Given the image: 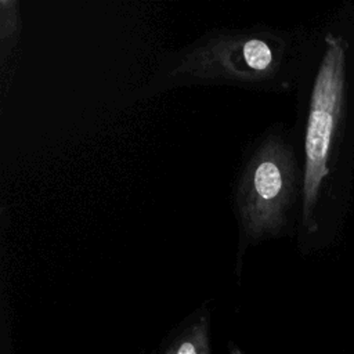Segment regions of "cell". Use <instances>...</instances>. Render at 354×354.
<instances>
[{
	"mask_svg": "<svg viewBox=\"0 0 354 354\" xmlns=\"http://www.w3.org/2000/svg\"><path fill=\"white\" fill-rule=\"evenodd\" d=\"M297 191L301 170L296 151L285 131L272 126L246 147L234 184L238 271L250 246L286 232Z\"/></svg>",
	"mask_w": 354,
	"mask_h": 354,
	"instance_id": "cell-2",
	"label": "cell"
},
{
	"mask_svg": "<svg viewBox=\"0 0 354 354\" xmlns=\"http://www.w3.org/2000/svg\"><path fill=\"white\" fill-rule=\"evenodd\" d=\"M19 4L18 1H0V37H1V61H6L11 53L19 32Z\"/></svg>",
	"mask_w": 354,
	"mask_h": 354,
	"instance_id": "cell-5",
	"label": "cell"
},
{
	"mask_svg": "<svg viewBox=\"0 0 354 354\" xmlns=\"http://www.w3.org/2000/svg\"><path fill=\"white\" fill-rule=\"evenodd\" d=\"M166 354H210L207 317L201 315Z\"/></svg>",
	"mask_w": 354,
	"mask_h": 354,
	"instance_id": "cell-4",
	"label": "cell"
},
{
	"mask_svg": "<svg viewBox=\"0 0 354 354\" xmlns=\"http://www.w3.org/2000/svg\"><path fill=\"white\" fill-rule=\"evenodd\" d=\"M288 40L263 26L216 29L160 57L147 83L118 98L127 108L184 86H232L248 90L275 88L286 76Z\"/></svg>",
	"mask_w": 354,
	"mask_h": 354,
	"instance_id": "cell-1",
	"label": "cell"
},
{
	"mask_svg": "<svg viewBox=\"0 0 354 354\" xmlns=\"http://www.w3.org/2000/svg\"><path fill=\"white\" fill-rule=\"evenodd\" d=\"M346 48L342 36L328 33L325 48L310 90L303 133V166L300 192V230L318 232L319 198L329 176L332 147L340 126L346 87Z\"/></svg>",
	"mask_w": 354,
	"mask_h": 354,
	"instance_id": "cell-3",
	"label": "cell"
}]
</instances>
